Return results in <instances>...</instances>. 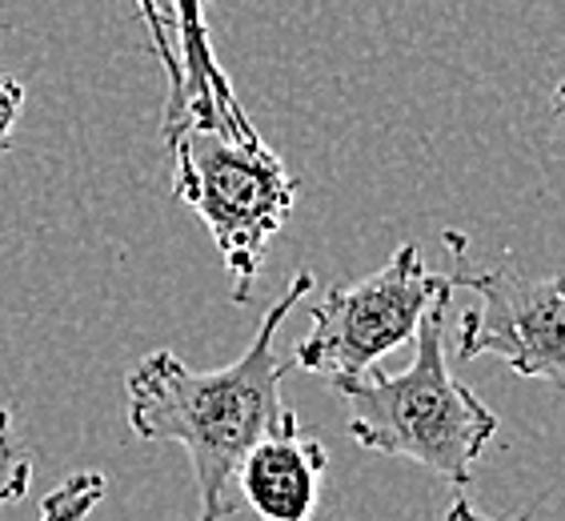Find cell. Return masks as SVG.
Returning <instances> with one entry per match:
<instances>
[{
    "instance_id": "1",
    "label": "cell",
    "mask_w": 565,
    "mask_h": 521,
    "mask_svg": "<svg viewBox=\"0 0 565 521\" xmlns=\"http://www.w3.org/2000/svg\"><path fill=\"white\" fill-rule=\"evenodd\" d=\"M313 289V273L297 269L285 285V294L265 309L262 326L253 333L249 349L233 365L213 373L193 370L173 349H157L141 358L125 378L129 397V429L141 442H173L193 461L196 521H225L237 510V474L241 457L262 437L277 434L297 413L281 402V381L294 370V361L277 358V333L285 317Z\"/></svg>"
},
{
    "instance_id": "11",
    "label": "cell",
    "mask_w": 565,
    "mask_h": 521,
    "mask_svg": "<svg viewBox=\"0 0 565 521\" xmlns=\"http://www.w3.org/2000/svg\"><path fill=\"white\" fill-rule=\"evenodd\" d=\"M21 117H24V85L17 76L0 73V157L12 149V137H17Z\"/></svg>"
},
{
    "instance_id": "2",
    "label": "cell",
    "mask_w": 565,
    "mask_h": 521,
    "mask_svg": "<svg viewBox=\"0 0 565 521\" xmlns=\"http://www.w3.org/2000/svg\"><path fill=\"white\" fill-rule=\"evenodd\" d=\"M454 285L437 294L414 333V361L402 373L365 370L358 378L333 381L349 405V437L361 449L405 457L429 469L449 486L473 481L490 442L498 437V413L449 370L446 321Z\"/></svg>"
},
{
    "instance_id": "7",
    "label": "cell",
    "mask_w": 565,
    "mask_h": 521,
    "mask_svg": "<svg viewBox=\"0 0 565 521\" xmlns=\"http://www.w3.org/2000/svg\"><path fill=\"white\" fill-rule=\"evenodd\" d=\"M205 4L209 0H169V21H173V44H181V113L164 141H173L185 125H205L221 129L237 141H253L262 132L253 129L249 113L241 109L233 81L221 68L213 41L205 29Z\"/></svg>"
},
{
    "instance_id": "8",
    "label": "cell",
    "mask_w": 565,
    "mask_h": 521,
    "mask_svg": "<svg viewBox=\"0 0 565 521\" xmlns=\"http://www.w3.org/2000/svg\"><path fill=\"white\" fill-rule=\"evenodd\" d=\"M137 9H141L145 29H149L152 53H157L164 76H169V105H164V125H161V137H169L177 125V113H181V61H177V44H173L169 0H137Z\"/></svg>"
},
{
    "instance_id": "6",
    "label": "cell",
    "mask_w": 565,
    "mask_h": 521,
    "mask_svg": "<svg viewBox=\"0 0 565 521\" xmlns=\"http://www.w3.org/2000/svg\"><path fill=\"white\" fill-rule=\"evenodd\" d=\"M326 469V442L305 434L301 422H289L241 457L233 489L237 501H245L262 521H313Z\"/></svg>"
},
{
    "instance_id": "9",
    "label": "cell",
    "mask_w": 565,
    "mask_h": 521,
    "mask_svg": "<svg viewBox=\"0 0 565 521\" xmlns=\"http://www.w3.org/2000/svg\"><path fill=\"white\" fill-rule=\"evenodd\" d=\"M105 474L88 469V474H73L41 501V521H85L88 513L105 501Z\"/></svg>"
},
{
    "instance_id": "10",
    "label": "cell",
    "mask_w": 565,
    "mask_h": 521,
    "mask_svg": "<svg viewBox=\"0 0 565 521\" xmlns=\"http://www.w3.org/2000/svg\"><path fill=\"white\" fill-rule=\"evenodd\" d=\"M33 481V457L12 434V413L0 405V510L24 498V489Z\"/></svg>"
},
{
    "instance_id": "3",
    "label": "cell",
    "mask_w": 565,
    "mask_h": 521,
    "mask_svg": "<svg viewBox=\"0 0 565 521\" xmlns=\"http://www.w3.org/2000/svg\"><path fill=\"white\" fill-rule=\"evenodd\" d=\"M173 196L205 221L233 281V301L253 297L269 241L281 233L301 193L265 137L237 141L221 129L185 125L173 141Z\"/></svg>"
},
{
    "instance_id": "12",
    "label": "cell",
    "mask_w": 565,
    "mask_h": 521,
    "mask_svg": "<svg viewBox=\"0 0 565 521\" xmlns=\"http://www.w3.org/2000/svg\"><path fill=\"white\" fill-rule=\"evenodd\" d=\"M446 521H533V513H513V518H490V513H481L478 506H473V498H469V493H457V498L449 501Z\"/></svg>"
},
{
    "instance_id": "4",
    "label": "cell",
    "mask_w": 565,
    "mask_h": 521,
    "mask_svg": "<svg viewBox=\"0 0 565 521\" xmlns=\"http://www.w3.org/2000/svg\"><path fill=\"white\" fill-rule=\"evenodd\" d=\"M449 289V277H437L425 265L417 245H397L377 273L349 285H329L309 313V333L294 345V370L345 381L373 370V361L414 341L425 309Z\"/></svg>"
},
{
    "instance_id": "5",
    "label": "cell",
    "mask_w": 565,
    "mask_h": 521,
    "mask_svg": "<svg viewBox=\"0 0 565 521\" xmlns=\"http://www.w3.org/2000/svg\"><path fill=\"white\" fill-rule=\"evenodd\" d=\"M454 249L449 285L473 289L481 297L478 309H469L457 326V358H501L518 378L565 385V309L562 281L557 277H530L513 260H501L498 269H473L461 233H446Z\"/></svg>"
}]
</instances>
